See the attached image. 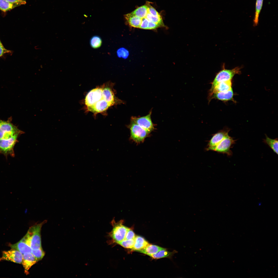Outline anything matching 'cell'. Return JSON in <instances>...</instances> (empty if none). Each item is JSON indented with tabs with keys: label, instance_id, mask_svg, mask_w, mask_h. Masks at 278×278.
Here are the masks:
<instances>
[{
	"label": "cell",
	"instance_id": "obj_26",
	"mask_svg": "<svg viewBox=\"0 0 278 278\" xmlns=\"http://www.w3.org/2000/svg\"><path fill=\"white\" fill-rule=\"evenodd\" d=\"M134 239L130 240H124L118 244L125 248L132 249L134 246Z\"/></svg>",
	"mask_w": 278,
	"mask_h": 278
},
{
	"label": "cell",
	"instance_id": "obj_14",
	"mask_svg": "<svg viewBox=\"0 0 278 278\" xmlns=\"http://www.w3.org/2000/svg\"><path fill=\"white\" fill-rule=\"evenodd\" d=\"M38 262L36 258L31 253L24 254L22 264L24 268L25 274L26 275L28 274L29 269Z\"/></svg>",
	"mask_w": 278,
	"mask_h": 278
},
{
	"label": "cell",
	"instance_id": "obj_15",
	"mask_svg": "<svg viewBox=\"0 0 278 278\" xmlns=\"http://www.w3.org/2000/svg\"><path fill=\"white\" fill-rule=\"evenodd\" d=\"M231 81H228L219 83L217 84L213 88H211L209 95L210 100L212 94L214 93L227 91L232 89Z\"/></svg>",
	"mask_w": 278,
	"mask_h": 278
},
{
	"label": "cell",
	"instance_id": "obj_4",
	"mask_svg": "<svg viewBox=\"0 0 278 278\" xmlns=\"http://www.w3.org/2000/svg\"><path fill=\"white\" fill-rule=\"evenodd\" d=\"M127 127L130 131V139L137 143L143 142L150 134L131 120Z\"/></svg>",
	"mask_w": 278,
	"mask_h": 278
},
{
	"label": "cell",
	"instance_id": "obj_22",
	"mask_svg": "<svg viewBox=\"0 0 278 278\" xmlns=\"http://www.w3.org/2000/svg\"><path fill=\"white\" fill-rule=\"evenodd\" d=\"M20 5L18 4L10 3L6 0H0V10L4 12Z\"/></svg>",
	"mask_w": 278,
	"mask_h": 278
},
{
	"label": "cell",
	"instance_id": "obj_10",
	"mask_svg": "<svg viewBox=\"0 0 278 278\" xmlns=\"http://www.w3.org/2000/svg\"><path fill=\"white\" fill-rule=\"evenodd\" d=\"M230 129L225 128L220 130L213 135L208 141L206 150V151H214L216 145L226 136L229 134Z\"/></svg>",
	"mask_w": 278,
	"mask_h": 278
},
{
	"label": "cell",
	"instance_id": "obj_3",
	"mask_svg": "<svg viewBox=\"0 0 278 278\" xmlns=\"http://www.w3.org/2000/svg\"><path fill=\"white\" fill-rule=\"evenodd\" d=\"M111 223L112 229L109 235L113 243L118 244L125 239L129 228L124 225L122 222H116L113 220Z\"/></svg>",
	"mask_w": 278,
	"mask_h": 278
},
{
	"label": "cell",
	"instance_id": "obj_28",
	"mask_svg": "<svg viewBox=\"0 0 278 278\" xmlns=\"http://www.w3.org/2000/svg\"><path fill=\"white\" fill-rule=\"evenodd\" d=\"M11 52L10 50L7 49L4 47L0 40V57L4 54Z\"/></svg>",
	"mask_w": 278,
	"mask_h": 278
},
{
	"label": "cell",
	"instance_id": "obj_7",
	"mask_svg": "<svg viewBox=\"0 0 278 278\" xmlns=\"http://www.w3.org/2000/svg\"><path fill=\"white\" fill-rule=\"evenodd\" d=\"M236 140L229 136H226L216 146L214 151L226 154L230 156L232 154L231 149L235 144Z\"/></svg>",
	"mask_w": 278,
	"mask_h": 278
},
{
	"label": "cell",
	"instance_id": "obj_30",
	"mask_svg": "<svg viewBox=\"0 0 278 278\" xmlns=\"http://www.w3.org/2000/svg\"><path fill=\"white\" fill-rule=\"evenodd\" d=\"M7 1L11 3L17 4L20 5L26 4V1L24 0H6Z\"/></svg>",
	"mask_w": 278,
	"mask_h": 278
},
{
	"label": "cell",
	"instance_id": "obj_24",
	"mask_svg": "<svg viewBox=\"0 0 278 278\" xmlns=\"http://www.w3.org/2000/svg\"><path fill=\"white\" fill-rule=\"evenodd\" d=\"M102 40L98 36H94L91 38L90 44L91 47L94 49H97L100 47L102 44Z\"/></svg>",
	"mask_w": 278,
	"mask_h": 278
},
{
	"label": "cell",
	"instance_id": "obj_19",
	"mask_svg": "<svg viewBox=\"0 0 278 278\" xmlns=\"http://www.w3.org/2000/svg\"><path fill=\"white\" fill-rule=\"evenodd\" d=\"M165 249H166L158 246L149 244L144 249L138 251L149 256Z\"/></svg>",
	"mask_w": 278,
	"mask_h": 278
},
{
	"label": "cell",
	"instance_id": "obj_17",
	"mask_svg": "<svg viewBox=\"0 0 278 278\" xmlns=\"http://www.w3.org/2000/svg\"><path fill=\"white\" fill-rule=\"evenodd\" d=\"M233 95L232 89L228 91L220 92L213 93L210 98H215L224 101L232 100Z\"/></svg>",
	"mask_w": 278,
	"mask_h": 278
},
{
	"label": "cell",
	"instance_id": "obj_2",
	"mask_svg": "<svg viewBox=\"0 0 278 278\" xmlns=\"http://www.w3.org/2000/svg\"><path fill=\"white\" fill-rule=\"evenodd\" d=\"M23 133L10 121H5L0 119V140H7L16 134H22Z\"/></svg>",
	"mask_w": 278,
	"mask_h": 278
},
{
	"label": "cell",
	"instance_id": "obj_8",
	"mask_svg": "<svg viewBox=\"0 0 278 278\" xmlns=\"http://www.w3.org/2000/svg\"><path fill=\"white\" fill-rule=\"evenodd\" d=\"M152 111L147 115L140 117H132L131 120L150 133L154 130V127L151 119Z\"/></svg>",
	"mask_w": 278,
	"mask_h": 278
},
{
	"label": "cell",
	"instance_id": "obj_16",
	"mask_svg": "<svg viewBox=\"0 0 278 278\" xmlns=\"http://www.w3.org/2000/svg\"><path fill=\"white\" fill-rule=\"evenodd\" d=\"M10 246L12 249L19 251L23 255L26 253H32V249L22 239L16 244L10 245Z\"/></svg>",
	"mask_w": 278,
	"mask_h": 278
},
{
	"label": "cell",
	"instance_id": "obj_25",
	"mask_svg": "<svg viewBox=\"0 0 278 278\" xmlns=\"http://www.w3.org/2000/svg\"><path fill=\"white\" fill-rule=\"evenodd\" d=\"M31 253L38 261L41 260L45 254V253L42 248L37 249H32Z\"/></svg>",
	"mask_w": 278,
	"mask_h": 278
},
{
	"label": "cell",
	"instance_id": "obj_27",
	"mask_svg": "<svg viewBox=\"0 0 278 278\" xmlns=\"http://www.w3.org/2000/svg\"><path fill=\"white\" fill-rule=\"evenodd\" d=\"M135 236V234L133 231L132 230L129 228L127 232L124 240L134 239Z\"/></svg>",
	"mask_w": 278,
	"mask_h": 278
},
{
	"label": "cell",
	"instance_id": "obj_13",
	"mask_svg": "<svg viewBox=\"0 0 278 278\" xmlns=\"http://www.w3.org/2000/svg\"><path fill=\"white\" fill-rule=\"evenodd\" d=\"M111 106L103 98L93 105L86 108L88 111L93 112L95 115L98 113L106 111Z\"/></svg>",
	"mask_w": 278,
	"mask_h": 278
},
{
	"label": "cell",
	"instance_id": "obj_9",
	"mask_svg": "<svg viewBox=\"0 0 278 278\" xmlns=\"http://www.w3.org/2000/svg\"><path fill=\"white\" fill-rule=\"evenodd\" d=\"M102 85L97 87L90 91L85 99V103L86 108L91 106L102 99Z\"/></svg>",
	"mask_w": 278,
	"mask_h": 278
},
{
	"label": "cell",
	"instance_id": "obj_18",
	"mask_svg": "<svg viewBox=\"0 0 278 278\" xmlns=\"http://www.w3.org/2000/svg\"><path fill=\"white\" fill-rule=\"evenodd\" d=\"M135 242L132 249L136 251H138L144 249L149 244L144 238L139 236H136Z\"/></svg>",
	"mask_w": 278,
	"mask_h": 278
},
{
	"label": "cell",
	"instance_id": "obj_5",
	"mask_svg": "<svg viewBox=\"0 0 278 278\" xmlns=\"http://www.w3.org/2000/svg\"><path fill=\"white\" fill-rule=\"evenodd\" d=\"M20 134H16L9 139L0 140V154H3L6 157L8 155L15 156L14 147L18 142V139Z\"/></svg>",
	"mask_w": 278,
	"mask_h": 278
},
{
	"label": "cell",
	"instance_id": "obj_11",
	"mask_svg": "<svg viewBox=\"0 0 278 278\" xmlns=\"http://www.w3.org/2000/svg\"><path fill=\"white\" fill-rule=\"evenodd\" d=\"M111 85L108 83L102 85V95L104 99L111 106L122 103L123 101L118 99L115 95Z\"/></svg>",
	"mask_w": 278,
	"mask_h": 278
},
{
	"label": "cell",
	"instance_id": "obj_12",
	"mask_svg": "<svg viewBox=\"0 0 278 278\" xmlns=\"http://www.w3.org/2000/svg\"><path fill=\"white\" fill-rule=\"evenodd\" d=\"M23 255L19 251L12 249L9 250L3 251L0 261L7 260L16 263L22 264Z\"/></svg>",
	"mask_w": 278,
	"mask_h": 278
},
{
	"label": "cell",
	"instance_id": "obj_21",
	"mask_svg": "<svg viewBox=\"0 0 278 278\" xmlns=\"http://www.w3.org/2000/svg\"><path fill=\"white\" fill-rule=\"evenodd\" d=\"M266 138L263 140L264 142L267 144L274 152L278 154V139H272L265 134Z\"/></svg>",
	"mask_w": 278,
	"mask_h": 278
},
{
	"label": "cell",
	"instance_id": "obj_20",
	"mask_svg": "<svg viewBox=\"0 0 278 278\" xmlns=\"http://www.w3.org/2000/svg\"><path fill=\"white\" fill-rule=\"evenodd\" d=\"M178 252L176 250H174L172 252H170L166 250V249L160 250L157 253L149 256L154 259H159L164 257H171L176 253Z\"/></svg>",
	"mask_w": 278,
	"mask_h": 278
},
{
	"label": "cell",
	"instance_id": "obj_6",
	"mask_svg": "<svg viewBox=\"0 0 278 278\" xmlns=\"http://www.w3.org/2000/svg\"><path fill=\"white\" fill-rule=\"evenodd\" d=\"M240 68L236 67L232 69H225L223 66V69L216 75L214 80L212 83L211 88H213L218 83L223 82L231 80L235 75L240 73Z\"/></svg>",
	"mask_w": 278,
	"mask_h": 278
},
{
	"label": "cell",
	"instance_id": "obj_1",
	"mask_svg": "<svg viewBox=\"0 0 278 278\" xmlns=\"http://www.w3.org/2000/svg\"><path fill=\"white\" fill-rule=\"evenodd\" d=\"M46 220L31 226L24 236L22 238L32 249L42 248L41 230L42 225L47 222Z\"/></svg>",
	"mask_w": 278,
	"mask_h": 278
},
{
	"label": "cell",
	"instance_id": "obj_29",
	"mask_svg": "<svg viewBox=\"0 0 278 278\" xmlns=\"http://www.w3.org/2000/svg\"><path fill=\"white\" fill-rule=\"evenodd\" d=\"M127 51H126L125 49L123 48H120L117 51V56L119 57H123L125 58L126 57Z\"/></svg>",
	"mask_w": 278,
	"mask_h": 278
},
{
	"label": "cell",
	"instance_id": "obj_23",
	"mask_svg": "<svg viewBox=\"0 0 278 278\" xmlns=\"http://www.w3.org/2000/svg\"><path fill=\"white\" fill-rule=\"evenodd\" d=\"M263 0H256V4L254 20V24L257 25L258 21L259 14L262 6Z\"/></svg>",
	"mask_w": 278,
	"mask_h": 278
}]
</instances>
